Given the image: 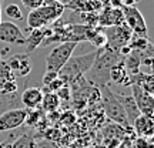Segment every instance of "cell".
Instances as JSON below:
<instances>
[{
    "instance_id": "obj_1",
    "label": "cell",
    "mask_w": 154,
    "mask_h": 148,
    "mask_svg": "<svg viewBox=\"0 0 154 148\" xmlns=\"http://www.w3.org/2000/svg\"><path fill=\"white\" fill-rule=\"evenodd\" d=\"M123 59L124 57L119 51H116L110 47L99 49L97 50V56H96L90 70L86 73L88 83H91L93 86H97V87L106 86V83L110 80L111 67L117 64L119 61H121Z\"/></svg>"
},
{
    "instance_id": "obj_2",
    "label": "cell",
    "mask_w": 154,
    "mask_h": 148,
    "mask_svg": "<svg viewBox=\"0 0 154 148\" xmlns=\"http://www.w3.org/2000/svg\"><path fill=\"white\" fill-rule=\"evenodd\" d=\"M66 6L56 2V0H44L43 5L30 10L27 14V27L30 30L33 29H43L49 27L50 24H54L64 13Z\"/></svg>"
},
{
    "instance_id": "obj_3",
    "label": "cell",
    "mask_w": 154,
    "mask_h": 148,
    "mask_svg": "<svg viewBox=\"0 0 154 148\" xmlns=\"http://www.w3.org/2000/svg\"><path fill=\"white\" fill-rule=\"evenodd\" d=\"M97 56V51L87 53L86 56H79V57H70L64 66L59 71V77L66 81L67 86H72L73 83H79L83 80L86 73L90 70L94 59Z\"/></svg>"
},
{
    "instance_id": "obj_4",
    "label": "cell",
    "mask_w": 154,
    "mask_h": 148,
    "mask_svg": "<svg viewBox=\"0 0 154 148\" xmlns=\"http://www.w3.org/2000/svg\"><path fill=\"white\" fill-rule=\"evenodd\" d=\"M100 88H101V105H103V111H104L106 117L123 128L131 130V125H130L126 113L123 110V105L120 104V101L114 95V91L107 86H103Z\"/></svg>"
},
{
    "instance_id": "obj_5",
    "label": "cell",
    "mask_w": 154,
    "mask_h": 148,
    "mask_svg": "<svg viewBox=\"0 0 154 148\" xmlns=\"http://www.w3.org/2000/svg\"><path fill=\"white\" fill-rule=\"evenodd\" d=\"M77 44L79 43H74V41H64V43H60L59 46H56L54 49H51L49 56L46 57V70L56 73L60 71L61 67L64 66L69 61V59L73 56Z\"/></svg>"
},
{
    "instance_id": "obj_6",
    "label": "cell",
    "mask_w": 154,
    "mask_h": 148,
    "mask_svg": "<svg viewBox=\"0 0 154 148\" xmlns=\"http://www.w3.org/2000/svg\"><path fill=\"white\" fill-rule=\"evenodd\" d=\"M103 32H104L106 37H107L106 47H110L116 51H119L121 46L128 44V41H130V38L133 36L131 29L128 27L126 23H121L119 26H110Z\"/></svg>"
},
{
    "instance_id": "obj_7",
    "label": "cell",
    "mask_w": 154,
    "mask_h": 148,
    "mask_svg": "<svg viewBox=\"0 0 154 148\" xmlns=\"http://www.w3.org/2000/svg\"><path fill=\"white\" fill-rule=\"evenodd\" d=\"M26 115H27V108H20V107L0 113V132L13 131L20 128L24 124Z\"/></svg>"
},
{
    "instance_id": "obj_8",
    "label": "cell",
    "mask_w": 154,
    "mask_h": 148,
    "mask_svg": "<svg viewBox=\"0 0 154 148\" xmlns=\"http://www.w3.org/2000/svg\"><path fill=\"white\" fill-rule=\"evenodd\" d=\"M121 11L124 16V23L131 29L133 34L147 36V24L144 17L136 6H121ZM149 37V36H147Z\"/></svg>"
},
{
    "instance_id": "obj_9",
    "label": "cell",
    "mask_w": 154,
    "mask_h": 148,
    "mask_svg": "<svg viewBox=\"0 0 154 148\" xmlns=\"http://www.w3.org/2000/svg\"><path fill=\"white\" fill-rule=\"evenodd\" d=\"M0 41L16 44V46H24L26 36L23 34V32L17 24L2 20V23H0Z\"/></svg>"
},
{
    "instance_id": "obj_10",
    "label": "cell",
    "mask_w": 154,
    "mask_h": 148,
    "mask_svg": "<svg viewBox=\"0 0 154 148\" xmlns=\"http://www.w3.org/2000/svg\"><path fill=\"white\" fill-rule=\"evenodd\" d=\"M17 93L16 74L5 60H0V95H11Z\"/></svg>"
},
{
    "instance_id": "obj_11",
    "label": "cell",
    "mask_w": 154,
    "mask_h": 148,
    "mask_svg": "<svg viewBox=\"0 0 154 148\" xmlns=\"http://www.w3.org/2000/svg\"><path fill=\"white\" fill-rule=\"evenodd\" d=\"M131 90H133V98L137 104L138 110L143 115H147L150 118H153L154 114V98L153 94L144 91L141 87H138L136 84H131Z\"/></svg>"
},
{
    "instance_id": "obj_12",
    "label": "cell",
    "mask_w": 154,
    "mask_h": 148,
    "mask_svg": "<svg viewBox=\"0 0 154 148\" xmlns=\"http://www.w3.org/2000/svg\"><path fill=\"white\" fill-rule=\"evenodd\" d=\"M13 73L19 77H27L32 73V60L29 53H17L6 61Z\"/></svg>"
},
{
    "instance_id": "obj_13",
    "label": "cell",
    "mask_w": 154,
    "mask_h": 148,
    "mask_svg": "<svg viewBox=\"0 0 154 148\" xmlns=\"http://www.w3.org/2000/svg\"><path fill=\"white\" fill-rule=\"evenodd\" d=\"M42 100H43V91H42V88L37 87L24 88V91L20 95V101L24 105V108H27V110L38 108L42 104Z\"/></svg>"
},
{
    "instance_id": "obj_14",
    "label": "cell",
    "mask_w": 154,
    "mask_h": 148,
    "mask_svg": "<svg viewBox=\"0 0 154 148\" xmlns=\"http://www.w3.org/2000/svg\"><path fill=\"white\" fill-rule=\"evenodd\" d=\"M133 130L137 134L138 137H144V138H151L154 134V124H153V118H150L147 115L140 114L133 121Z\"/></svg>"
},
{
    "instance_id": "obj_15",
    "label": "cell",
    "mask_w": 154,
    "mask_h": 148,
    "mask_svg": "<svg viewBox=\"0 0 154 148\" xmlns=\"http://www.w3.org/2000/svg\"><path fill=\"white\" fill-rule=\"evenodd\" d=\"M53 32V29L50 27H43V29H33L30 34H29V37H26V41H24V46H26V49H27V53H32L34 50L40 47L42 43H43V40L50 33Z\"/></svg>"
},
{
    "instance_id": "obj_16",
    "label": "cell",
    "mask_w": 154,
    "mask_h": 148,
    "mask_svg": "<svg viewBox=\"0 0 154 148\" xmlns=\"http://www.w3.org/2000/svg\"><path fill=\"white\" fill-rule=\"evenodd\" d=\"M114 95L117 97V100L120 101V104L123 105V110H124V113H126V115H127V120H128L130 125H131L133 121L141 114L140 110H138L137 104H136V101H134V98H133V95L131 94H130V95H126V94H116V93H114Z\"/></svg>"
},
{
    "instance_id": "obj_17",
    "label": "cell",
    "mask_w": 154,
    "mask_h": 148,
    "mask_svg": "<svg viewBox=\"0 0 154 148\" xmlns=\"http://www.w3.org/2000/svg\"><path fill=\"white\" fill-rule=\"evenodd\" d=\"M99 24L100 26H104V27H110V26H119L121 23H124V16H123V11L121 7H114L110 9L109 11H103L99 17Z\"/></svg>"
},
{
    "instance_id": "obj_18",
    "label": "cell",
    "mask_w": 154,
    "mask_h": 148,
    "mask_svg": "<svg viewBox=\"0 0 154 148\" xmlns=\"http://www.w3.org/2000/svg\"><path fill=\"white\" fill-rule=\"evenodd\" d=\"M123 60H124V59H123ZM123 60L119 61L117 64H114V66L111 67L110 80L113 83H116V84H120V86L128 87V86H131V81H130V74L127 73Z\"/></svg>"
},
{
    "instance_id": "obj_19",
    "label": "cell",
    "mask_w": 154,
    "mask_h": 148,
    "mask_svg": "<svg viewBox=\"0 0 154 148\" xmlns=\"http://www.w3.org/2000/svg\"><path fill=\"white\" fill-rule=\"evenodd\" d=\"M131 84H136L138 87H141L144 91L153 94L154 93V77L151 73H141L138 71L137 74L130 76Z\"/></svg>"
},
{
    "instance_id": "obj_20",
    "label": "cell",
    "mask_w": 154,
    "mask_h": 148,
    "mask_svg": "<svg viewBox=\"0 0 154 148\" xmlns=\"http://www.w3.org/2000/svg\"><path fill=\"white\" fill-rule=\"evenodd\" d=\"M124 67H126L127 73L133 76V74H137L140 71V67H141V57H140V51L137 50H131L130 54H127L124 57Z\"/></svg>"
},
{
    "instance_id": "obj_21",
    "label": "cell",
    "mask_w": 154,
    "mask_h": 148,
    "mask_svg": "<svg viewBox=\"0 0 154 148\" xmlns=\"http://www.w3.org/2000/svg\"><path fill=\"white\" fill-rule=\"evenodd\" d=\"M40 107H42L43 111H46V113H53V111H56L60 107V100L57 97V94L51 93V91L43 93V100H42Z\"/></svg>"
},
{
    "instance_id": "obj_22",
    "label": "cell",
    "mask_w": 154,
    "mask_h": 148,
    "mask_svg": "<svg viewBox=\"0 0 154 148\" xmlns=\"http://www.w3.org/2000/svg\"><path fill=\"white\" fill-rule=\"evenodd\" d=\"M11 148H37V141L30 134H22L11 143Z\"/></svg>"
},
{
    "instance_id": "obj_23",
    "label": "cell",
    "mask_w": 154,
    "mask_h": 148,
    "mask_svg": "<svg viewBox=\"0 0 154 148\" xmlns=\"http://www.w3.org/2000/svg\"><path fill=\"white\" fill-rule=\"evenodd\" d=\"M151 43L149 40L147 36H138V34H133L130 41H128V46L131 47V50H137V51H141L144 50L149 44Z\"/></svg>"
},
{
    "instance_id": "obj_24",
    "label": "cell",
    "mask_w": 154,
    "mask_h": 148,
    "mask_svg": "<svg viewBox=\"0 0 154 148\" xmlns=\"http://www.w3.org/2000/svg\"><path fill=\"white\" fill-rule=\"evenodd\" d=\"M3 11L6 13V16L9 17V19H11V20H17V22H20V20L23 19L22 9H20L16 3H10V5H7Z\"/></svg>"
},
{
    "instance_id": "obj_25",
    "label": "cell",
    "mask_w": 154,
    "mask_h": 148,
    "mask_svg": "<svg viewBox=\"0 0 154 148\" xmlns=\"http://www.w3.org/2000/svg\"><path fill=\"white\" fill-rule=\"evenodd\" d=\"M40 120H42V111H38L37 108H34V110H27V115H26L24 124L27 127H38Z\"/></svg>"
},
{
    "instance_id": "obj_26",
    "label": "cell",
    "mask_w": 154,
    "mask_h": 148,
    "mask_svg": "<svg viewBox=\"0 0 154 148\" xmlns=\"http://www.w3.org/2000/svg\"><path fill=\"white\" fill-rule=\"evenodd\" d=\"M56 94H57V97H59V100H60V103L61 101L67 103V101L72 100V88H70V86H67V84H64L60 90H57Z\"/></svg>"
},
{
    "instance_id": "obj_27",
    "label": "cell",
    "mask_w": 154,
    "mask_h": 148,
    "mask_svg": "<svg viewBox=\"0 0 154 148\" xmlns=\"http://www.w3.org/2000/svg\"><path fill=\"white\" fill-rule=\"evenodd\" d=\"M133 148H153L151 138L137 137L134 140V143H133Z\"/></svg>"
},
{
    "instance_id": "obj_28",
    "label": "cell",
    "mask_w": 154,
    "mask_h": 148,
    "mask_svg": "<svg viewBox=\"0 0 154 148\" xmlns=\"http://www.w3.org/2000/svg\"><path fill=\"white\" fill-rule=\"evenodd\" d=\"M20 2L27 10H34V9H37L43 5L44 0H20Z\"/></svg>"
},
{
    "instance_id": "obj_29",
    "label": "cell",
    "mask_w": 154,
    "mask_h": 148,
    "mask_svg": "<svg viewBox=\"0 0 154 148\" xmlns=\"http://www.w3.org/2000/svg\"><path fill=\"white\" fill-rule=\"evenodd\" d=\"M59 77V73L56 71H49V70H46V73L43 74V86H49L50 83L53 81L54 78Z\"/></svg>"
},
{
    "instance_id": "obj_30",
    "label": "cell",
    "mask_w": 154,
    "mask_h": 148,
    "mask_svg": "<svg viewBox=\"0 0 154 148\" xmlns=\"http://www.w3.org/2000/svg\"><path fill=\"white\" fill-rule=\"evenodd\" d=\"M37 148H60L59 145H56L51 140H42L37 143Z\"/></svg>"
},
{
    "instance_id": "obj_31",
    "label": "cell",
    "mask_w": 154,
    "mask_h": 148,
    "mask_svg": "<svg viewBox=\"0 0 154 148\" xmlns=\"http://www.w3.org/2000/svg\"><path fill=\"white\" fill-rule=\"evenodd\" d=\"M16 138H17V135H14L13 138H10L9 141H2V143H0V148H11V143H13Z\"/></svg>"
},
{
    "instance_id": "obj_32",
    "label": "cell",
    "mask_w": 154,
    "mask_h": 148,
    "mask_svg": "<svg viewBox=\"0 0 154 148\" xmlns=\"http://www.w3.org/2000/svg\"><path fill=\"white\" fill-rule=\"evenodd\" d=\"M2 2H3V0H0V23H2V13H3V11H2Z\"/></svg>"
},
{
    "instance_id": "obj_33",
    "label": "cell",
    "mask_w": 154,
    "mask_h": 148,
    "mask_svg": "<svg viewBox=\"0 0 154 148\" xmlns=\"http://www.w3.org/2000/svg\"><path fill=\"white\" fill-rule=\"evenodd\" d=\"M56 2H60V3H63V5H64V3H67L69 0H56Z\"/></svg>"
},
{
    "instance_id": "obj_34",
    "label": "cell",
    "mask_w": 154,
    "mask_h": 148,
    "mask_svg": "<svg viewBox=\"0 0 154 148\" xmlns=\"http://www.w3.org/2000/svg\"><path fill=\"white\" fill-rule=\"evenodd\" d=\"M94 148H106V147H103V145H101V147H94Z\"/></svg>"
},
{
    "instance_id": "obj_35",
    "label": "cell",
    "mask_w": 154,
    "mask_h": 148,
    "mask_svg": "<svg viewBox=\"0 0 154 148\" xmlns=\"http://www.w3.org/2000/svg\"><path fill=\"white\" fill-rule=\"evenodd\" d=\"M0 60H2V57H0Z\"/></svg>"
},
{
    "instance_id": "obj_36",
    "label": "cell",
    "mask_w": 154,
    "mask_h": 148,
    "mask_svg": "<svg viewBox=\"0 0 154 148\" xmlns=\"http://www.w3.org/2000/svg\"><path fill=\"white\" fill-rule=\"evenodd\" d=\"M69 2H70V0H69Z\"/></svg>"
}]
</instances>
